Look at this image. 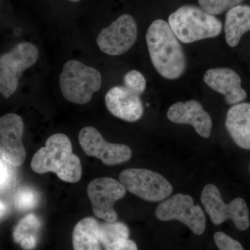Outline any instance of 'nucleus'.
I'll return each instance as SVG.
<instances>
[{"mask_svg":"<svg viewBox=\"0 0 250 250\" xmlns=\"http://www.w3.org/2000/svg\"><path fill=\"white\" fill-rule=\"evenodd\" d=\"M146 42L153 65L159 75L170 80L184 75L187 67L185 53L168 22L154 21L148 28Z\"/></svg>","mask_w":250,"mask_h":250,"instance_id":"1","label":"nucleus"},{"mask_svg":"<svg viewBox=\"0 0 250 250\" xmlns=\"http://www.w3.org/2000/svg\"><path fill=\"white\" fill-rule=\"evenodd\" d=\"M31 169L38 174L52 172L61 180L77 183L82 178V166L79 156L72 152L70 139L63 134L52 135L45 146L33 156Z\"/></svg>","mask_w":250,"mask_h":250,"instance_id":"2","label":"nucleus"},{"mask_svg":"<svg viewBox=\"0 0 250 250\" xmlns=\"http://www.w3.org/2000/svg\"><path fill=\"white\" fill-rule=\"evenodd\" d=\"M168 24L179 41L185 44L217 37L223 29L215 16L192 5H184L171 14Z\"/></svg>","mask_w":250,"mask_h":250,"instance_id":"3","label":"nucleus"},{"mask_svg":"<svg viewBox=\"0 0 250 250\" xmlns=\"http://www.w3.org/2000/svg\"><path fill=\"white\" fill-rule=\"evenodd\" d=\"M102 75L93 67L77 60L65 62L60 75V88L67 101L83 105L89 103L100 90Z\"/></svg>","mask_w":250,"mask_h":250,"instance_id":"4","label":"nucleus"},{"mask_svg":"<svg viewBox=\"0 0 250 250\" xmlns=\"http://www.w3.org/2000/svg\"><path fill=\"white\" fill-rule=\"evenodd\" d=\"M39 49L30 42H21L0 57V93L9 98L17 90L19 80L39 59Z\"/></svg>","mask_w":250,"mask_h":250,"instance_id":"5","label":"nucleus"},{"mask_svg":"<svg viewBox=\"0 0 250 250\" xmlns=\"http://www.w3.org/2000/svg\"><path fill=\"white\" fill-rule=\"evenodd\" d=\"M201 202L214 225H219L226 220H231L236 228L241 231L249 228V210L243 199L238 197L229 204H225L218 188L209 184L206 185L202 190Z\"/></svg>","mask_w":250,"mask_h":250,"instance_id":"6","label":"nucleus"},{"mask_svg":"<svg viewBox=\"0 0 250 250\" xmlns=\"http://www.w3.org/2000/svg\"><path fill=\"white\" fill-rule=\"evenodd\" d=\"M119 180L128 191L148 202L162 201L173 191L164 176L147 169H126L120 174Z\"/></svg>","mask_w":250,"mask_h":250,"instance_id":"7","label":"nucleus"},{"mask_svg":"<svg viewBox=\"0 0 250 250\" xmlns=\"http://www.w3.org/2000/svg\"><path fill=\"white\" fill-rule=\"evenodd\" d=\"M156 218L161 221L177 220L187 225L196 235L205 232L206 217L200 206L194 205L188 195L176 194L158 206Z\"/></svg>","mask_w":250,"mask_h":250,"instance_id":"8","label":"nucleus"},{"mask_svg":"<svg viewBox=\"0 0 250 250\" xmlns=\"http://www.w3.org/2000/svg\"><path fill=\"white\" fill-rule=\"evenodd\" d=\"M126 192L124 186L111 177L93 179L87 188V193L91 202L94 214L109 223L116 222L118 219L113 206L125 196Z\"/></svg>","mask_w":250,"mask_h":250,"instance_id":"9","label":"nucleus"},{"mask_svg":"<svg viewBox=\"0 0 250 250\" xmlns=\"http://www.w3.org/2000/svg\"><path fill=\"white\" fill-rule=\"evenodd\" d=\"M137 36L136 20L129 14H124L111 25L102 29L97 39V44L104 53L119 56L133 47Z\"/></svg>","mask_w":250,"mask_h":250,"instance_id":"10","label":"nucleus"},{"mask_svg":"<svg viewBox=\"0 0 250 250\" xmlns=\"http://www.w3.org/2000/svg\"><path fill=\"white\" fill-rule=\"evenodd\" d=\"M79 142L87 155L100 159L106 166L126 162L132 155L131 148L126 145L107 142L93 126H85L81 130Z\"/></svg>","mask_w":250,"mask_h":250,"instance_id":"11","label":"nucleus"},{"mask_svg":"<svg viewBox=\"0 0 250 250\" xmlns=\"http://www.w3.org/2000/svg\"><path fill=\"white\" fill-rule=\"evenodd\" d=\"M23 131L24 123L18 115L9 113L0 118V156L14 167L22 165L25 160Z\"/></svg>","mask_w":250,"mask_h":250,"instance_id":"12","label":"nucleus"},{"mask_svg":"<svg viewBox=\"0 0 250 250\" xmlns=\"http://www.w3.org/2000/svg\"><path fill=\"white\" fill-rule=\"evenodd\" d=\"M167 116L169 121L175 124L191 125L197 134L205 139L211 134V118L197 100L174 104L167 110Z\"/></svg>","mask_w":250,"mask_h":250,"instance_id":"13","label":"nucleus"},{"mask_svg":"<svg viewBox=\"0 0 250 250\" xmlns=\"http://www.w3.org/2000/svg\"><path fill=\"white\" fill-rule=\"evenodd\" d=\"M105 104L113 116L126 122H136L142 118L143 104L140 95L124 85H116L105 95Z\"/></svg>","mask_w":250,"mask_h":250,"instance_id":"14","label":"nucleus"},{"mask_svg":"<svg viewBox=\"0 0 250 250\" xmlns=\"http://www.w3.org/2000/svg\"><path fill=\"white\" fill-rule=\"evenodd\" d=\"M204 82L212 90L225 96L229 105L241 103L247 98V93L241 86L239 75L228 67H216L207 70Z\"/></svg>","mask_w":250,"mask_h":250,"instance_id":"15","label":"nucleus"},{"mask_svg":"<svg viewBox=\"0 0 250 250\" xmlns=\"http://www.w3.org/2000/svg\"><path fill=\"white\" fill-rule=\"evenodd\" d=\"M225 125L237 146L250 149V103L233 105L227 113Z\"/></svg>","mask_w":250,"mask_h":250,"instance_id":"16","label":"nucleus"},{"mask_svg":"<svg viewBox=\"0 0 250 250\" xmlns=\"http://www.w3.org/2000/svg\"><path fill=\"white\" fill-rule=\"evenodd\" d=\"M250 30V6L240 4L227 13L225 22V39L231 47H236L242 36Z\"/></svg>","mask_w":250,"mask_h":250,"instance_id":"17","label":"nucleus"},{"mask_svg":"<svg viewBox=\"0 0 250 250\" xmlns=\"http://www.w3.org/2000/svg\"><path fill=\"white\" fill-rule=\"evenodd\" d=\"M99 225L98 220L91 217L82 219L77 224L72 233L74 250H102Z\"/></svg>","mask_w":250,"mask_h":250,"instance_id":"18","label":"nucleus"},{"mask_svg":"<svg viewBox=\"0 0 250 250\" xmlns=\"http://www.w3.org/2000/svg\"><path fill=\"white\" fill-rule=\"evenodd\" d=\"M41 226L40 219L34 213L24 217L14 229V241L24 250L34 249L37 244V232Z\"/></svg>","mask_w":250,"mask_h":250,"instance_id":"19","label":"nucleus"},{"mask_svg":"<svg viewBox=\"0 0 250 250\" xmlns=\"http://www.w3.org/2000/svg\"><path fill=\"white\" fill-rule=\"evenodd\" d=\"M40 201V195L36 189L29 187L20 188L14 197V205L18 210L26 211L36 208Z\"/></svg>","mask_w":250,"mask_h":250,"instance_id":"20","label":"nucleus"},{"mask_svg":"<svg viewBox=\"0 0 250 250\" xmlns=\"http://www.w3.org/2000/svg\"><path fill=\"white\" fill-rule=\"evenodd\" d=\"M243 1L244 0H198L200 8L212 16L222 14Z\"/></svg>","mask_w":250,"mask_h":250,"instance_id":"21","label":"nucleus"},{"mask_svg":"<svg viewBox=\"0 0 250 250\" xmlns=\"http://www.w3.org/2000/svg\"><path fill=\"white\" fill-rule=\"evenodd\" d=\"M124 86L131 92L141 96L146 88V80L141 72L131 70L125 74Z\"/></svg>","mask_w":250,"mask_h":250,"instance_id":"22","label":"nucleus"},{"mask_svg":"<svg viewBox=\"0 0 250 250\" xmlns=\"http://www.w3.org/2000/svg\"><path fill=\"white\" fill-rule=\"evenodd\" d=\"M214 241L219 250H244L241 243L222 231L215 233Z\"/></svg>","mask_w":250,"mask_h":250,"instance_id":"23","label":"nucleus"},{"mask_svg":"<svg viewBox=\"0 0 250 250\" xmlns=\"http://www.w3.org/2000/svg\"><path fill=\"white\" fill-rule=\"evenodd\" d=\"M105 250H138L137 246L134 241L129 238L118 240L106 247Z\"/></svg>","mask_w":250,"mask_h":250,"instance_id":"24","label":"nucleus"},{"mask_svg":"<svg viewBox=\"0 0 250 250\" xmlns=\"http://www.w3.org/2000/svg\"><path fill=\"white\" fill-rule=\"evenodd\" d=\"M11 182V172L5 161H0V190L7 187Z\"/></svg>","mask_w":250,"mask_h":250,"instance_id":"25","label":"nucleus"},{"mask_svg":"<svg viewBox=\"0 0 250 250\" xmlns=\"http://www.w3.org/2000/svg\"><path fill=\"white\" fill-rule=\"evenodd\" d=\"M6 207L4 202L0 201V219L2 218L6 213Z\"/></svg>","mask_w":250,"mask_h":250,"instance_id":"26","label":"nucleus"},{"mask_svg":"<svg viewBox=\"0 0 250 250\" xmlns=\"http://www.w3.org/2000/svg\"><path fill=\"white\" fill-rule=\"evenodd\" d=\"M69 1H72V2H77V1H80L81 0H69Z\"/></svg>","mask_w":250,"mask_h":250,"instance_id":"27","label":"nucleus"}]
</instances>
